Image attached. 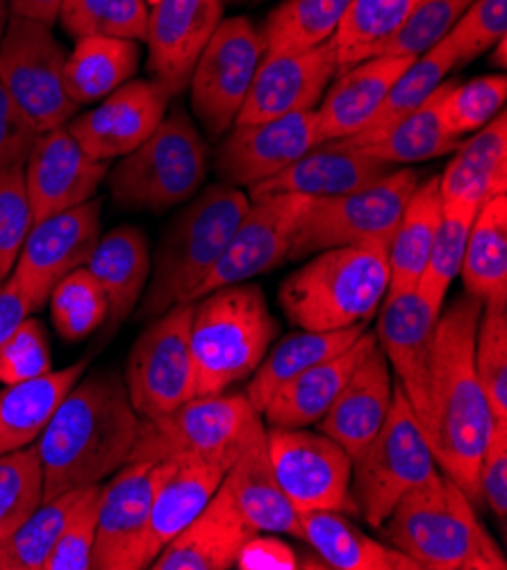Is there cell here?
<instances>
[{
  "mask_svg": "<svg viewBox=\"0 0 507 570\" xmlns=\"http://www.w3.org/2000/svg\"><path fill=\"white\" fill-rule=\"evenodd\" d=\"M482 305L469 294L439 312L435 325L428 416L423 434L437 469L476 504L478 469L496 419L474 366V341Z\"/></svg>",
  "mask_w": 507,
  "mask_h": 570,
  "instance_id": "obj_1",
  "label": "cell"
},
{
  "mask_svg": "<svg viewBox=\"0 0 507 570\" xmlns=\"http://www.w3.org/2000/svg\"><path fill=\"white\" fill-rule=\"evenodd\" d=\"M142 416L119 371L80 377L37 439L43 502L115 475L133 458Z\"/></svg>",
  "mask_w": 507,
  "mask_h": 570,
  "instance_id": "obj_2",
  "label": "cell"
},
{
  "mask_svg": "<svg viewBox=\"0 0 507 570\" xmlns=\"http://www.w3.org/2000/svg\"><path fill=\"white\" fill-rule=\"evenodd\" d=\"M391 548L421 570H505L507 559L476 504L443 471L412 489L380 525Z\"/></svg>",
  "mask_w": 507,
  "mask_h": 570,
  "instance_id": "obj_3",
  "label": "cell"
},
{
  "mask_svg": "<svg viewBox=\"0 0 507 570\" xmlns=\"http://www.w3.org/2000/svg\"><path fill=\"white\" fill-rule=\"evenodd\" d=\"M248 205V194L223 183L205 187L185 203L166 225L153 255L150 284L139 301V321H153L166 309L192 303Z\"/></svg>",
  "mask_w": 507,
  "mask_h": 570,
  "instance_id": "obj_4",
  "label": "cell"
},
{
  "mask_svg": "<svg viewBox=\"0 0 507 570\" xmlns=\"http://www.w3.org/2000/svg\"><path fill=\"white\" fill-rule=\"evenodd\" d=\"M389 292L384 246H344L314 253L277 289L280 309L299 330L369 325Z\"/></svg>",
  "mask_w": 507,
  "mask_h": 570,
  "instance_id": "obj_5",
  "label": "cell"
},
{
  "mask_svg": "<svg viewBox=\"0 0 507 570\" xmlns=\"http://www.w3.org/2000/svg\"><path fill=\"white\" fill-rule=\"evenodd\" d=\"M277 336L264 292L240 282L194 301L192 357L196 395H216L248 380Z\"/></svg>",
  "mask_w": 507,
  "mask_h": 570,
  "instance_id": "obj_6",
  "label": "cell"
},
{
  "mask_svg": "<svg viewBox=\"0 0 507 570\" xmlns=\"http://www.w3.org/2000/svg\"><path fill=\"white\" fill-rule=\"evenodd\" d=\"M209 148L185 109L168 111L157 130L109 168V196L128 212L164 214L205 185Z\"/></svg>",
  "mask_w": 507,
  "mask_h": 570,
  "instance_id": "obj_7",
  "label": "cell"
},
{
  "mask_svg": "<svg viewBox=\"0 0 507 570\" xmlns=\"http://www.w3.org/2000/svg\"><path fill=\"white\" fill-rule=\"evenodd\" d=\"M351 460L353 504L373 530H380L393 507L437 471L430 443L397 382L382 428Z\"/></svg>",
  "mask_w": 507,
  "mask_h": 570,
  "instance_id": "obj_8",
  "label": "cell"
},
{
  "mask_svg": "<svg viewBox=\"0 0 507 570\" xmlns=\"http://www.w3.org/2000/svg\"><path fill=\"white\" fill-rule=\"evenodd\" d=\"M262 425L264 419L251 405L246 391L194 395L174 412L142 419L130 462L198 458L233 466Z\"/></svg>",
  "mask_w": 507,
  "mask_h": 570,
  "instance_id": "obj_9",
  "label": "cell"
},
{
  "mask_svg": "<svg viewBox=\"0 0 507 570\" xmlns=\"http://www.w3.org/2000/svg\"><path fill=\"white\" fill-rule=\"evenodd\" d=\"M419 183V170L393 168L384 178L358 191L314 198L299 225L290 259H305L314 253L344 246L389 248Z\"/></svg>",
  "mask_w": 507,
  "mask_h": 570,
  "instance_id": "obj_10",
  "label": "cell"
},
{
  "mask_svg": "<svg viewBox=\"0 0 507 570\" xmlns=\"http://www.w3.org/2000/svg\"><path fill=\"white\" fill-rule=\"evenodd\" d=\"M65 65L67 50L50 26L10 17L0 41V85L39 132L69 126L80 109L65 89Z\"/></svg>",
  "mask_w": 507,
  "mask_h": 570,
  "instance_id": "obj_11",
  "label": "cell"
},
{
  "mask_svg": "<svg viewBox=\"0 0 507 570\" xmlns=\"http://www.w3.org/2000/svg\"><path fill=\"white\" fill-rule=\"evenodd\" d=\"M192 314L194 303L166 309L146 325L130 348L124 382L142 419L164 416L196 395Z\"/></svg>",
  "mask_w": 507,
  "mask_h": 570,
  "instance_id": "obj_12",
  "label": "cell"
},
{
  "mask_svg": "<svg viewBox=\"0 0 507 570\" xmlns=\"http://www.w3.org/2000/svg\"><path fill=\"white\" fill-rule=\"evenodd\" d=\"M264 55L262 32L251 19H221L187 87L194 117L212 137H221L235 126Z\"/></svg>",
  "mask_w": 507,
  "mask_h": 570,
  "instance_id": "obj_13",
  "label": "cell"
},
{
  "mask_svg": "<svg viewBox=\"0 0 507 570\" xmlns=\"http://www.w3.org/2000/svg\"><path fill=\"white\" fill-rule=\"evenodd\" d=\"M266 450L275 480L299 509L358 514L351 495V454L310 428H266Z\"/></svg>",
  "mask_w": 507,
  "mask_h": 570,
  "instance_id": "obj_14",
  "label": "cell"
},
{
  "mask_svg": "<svg viewBox=\"0 0 507 570\" xmlns=\"http://www.w3.org/2000/svg\"><path fill=\"white\" fill-rule=\"evenodd\" d=\"M314 198L303 194H269L251 198L246 214L221 257L196 289L194 301L228 284L251 282L290 259L299 225Z\"/></svg>",
  "mask_w": 507,
  "mask_h": 570,
  "instance_id": "obj_15",
  "label": "cell"
},
{
  "mask_svg": "<svg viewBox=\"0 0 507 570\" xmlns=\"http://www.w3.org/2000/svg\"><path fill=\"white\" fill-rule=\"evenodd\" d=\"M103 200L91 198L74 209L35 220L17 257L12 282L30 314L48 305V296L65 275L87 264L103 230Z\"/></svg>",
  "mask_w": 507,
  "mask_h": 570,
  "instance_id": "obj_16",
  "label": "cell"
},
{
  "mask_svg": "<svg viewBox=\"0 0 507 570\" xmlns=\"http://www.w3.org/2000/svg\"><path fill=\"white\" fill-rule=\"evenodd\" d=\"M157 462L135 460L103 482L98 502L94 570H142L150 566L148 523Z\"/></svg>",
  "mask_w": 507,
  "mask_h": 570,
  "instance_id": "obj_17",
  "label": "cell"
},
{
  "mask_svg": "<svg viewBox=\"0 0 507 570\" xmlns=\"http://www.w3.org/2000/svg\"><path fill=\"white\" fill-rule=\"evenodd\" d=\"M439 312L432 309L417 289L387 294L378 309V327L373 330L389 368L397 373V384L423 430L428 416L430 371L435 325Z\"/></svg>",
  "mask_w": 507,
  "mask_h": 570,
  "instance_id": "obj_18",
  "label": "cell"
},
{
  "mask_svg": "<svg viewBox=\"0 0 507 570\" xmlns=\"http://www.w3.org/2000/svg\"><path fill=\"white\" fill-rule=\"evenodd\" d=\"M316 144L321 139L314 109L262 124H242L223 139L216 153V174L223 185L251 189L277 176Z\"/></svg>",
  "mask_w": 507,
  "mask_h": 570,
  "instance_id": "obj_19",
  "label": "cell"
},
{
  "mask_svg": "<svg viewBox=\"0 0 507 570\" xmlns=\"http://www.w3.org/2000/svg\"><path fill=\"white\" fill-rule=\"evenodd\" d=\"M172 98L153 78H133L105 96L94 109L76 114L67 130L94 159L109 161L124 157L157 130Z\"/></svg>",
  "mask_w": 507,
  "mask_h": 570,
  "instance_id": "obj_20",
  "label": "cell"
},
{
  "mask_svg": "<svg viewBox=\"0 0 507 570\" xmlns=\"http://www.w3.org/2000/svg\"><path fill=\"white\" fill-rule=\"evenodd\" d=\"M334 76L332 41L303 52H266L235 126L316 109Z\"/></svg>",
  "mask_w": 507,
  "mask_h": 570,
  "instance_id": "obj_21",
  "label": "cell"
},
{
  "mask_svg": "<svg viewBox=\"0 0 507 570\" xmlns=\"http://www.w3.org/2000/svg\"><path fill=\"white\" fill-rule=\"evenodd\" d=\"M23 174L35 220H41L96 198L107 180L109 161L85 153L65 126L37 137Z\"/></svg>",
  "mask_w": 507,
  "mask_h": 570,
  "instance_id": "obj_22",
  "label": "cell"
},
{
  "mask_svg": "<svg viewBox=\"0 0 507 570\" xmlns=\"http://www.w3.org/2000/svg\"><path fill=\"white\" fill-rule=\"evenodd\" d=\"M223 0H159L148 8V71L168 94L189 87L194 67L223 19Z\"/></svg>",
  "mask_w": 507,
  "mask_h": 570,
  "instance_id": "obj_23",
  "label": "cell"
},
{
  "mask_svg": "<svg viewBox=\"0 0 507 570\" xmlns=\"http://www.w3.org/2000/svg\"><path fill=\"white\" fill-rule=\"evenodd\" d=\"M393 166L367 155L349 139H332L312 146L277 176L248 189V198L269 194H303L330 198L358 191L391 174Z\"/></svg>",
  "mask_w": 507,
  "mask_h": 570,
  "instance_id": "obj_24",
  "label": "cell"
},
{
  "mask_svg": "<svg viewBox=\"0 0 507 570\" xmlns=\"http://www.w3.org/2000/svg\"><path fill=\"white\" fill-rule=\"evenodd\" d=\"M257 534L242 517L231 491L218 487L201 514L148 566L150 570H228L235 568L244 543Z\"/></svg>",
  "mask_w": 507,
  "mask_h": 570,
  "instance_id": "obj_25",
  "label": "cell"
},
{
  "mask_svg": "<svg viewBox=\"0 0 507 570\" xmlns=\"http://www.w3.org/2000/svg\"><path fill=\"white\" fill-rule=\"evenodd\" d=\"M412 62L410 57L378 55L334 76L314 109L319 139H351L367 130L382 109L393 82Z\"/></svg>",
  "mask_w": 507,
  "mask_h": 570,
  "instance_id": "obj_26",
  "label": "cell"
},
{
  "mask_svg": "<svg viewBox=\"0 0 507 570\" xmlns=\"http://www.w3.org/2000/svg\"><path fill=\"white\" fill-rule=\"evenodd\" d=\"M391 403L393 377L376 341L314 428L334 439L353 458L382 428Z\"/></svg>",
  "mask_w": 507,
  "mask_h": 570,
  "instance_id": "obj_27",
  "label": "cell"
},
{
  "mask_svg": "<svg viewBox=\"0 0 507 570\" xmlns=\"http://www.w3.org/2000/svg\"><path fill=\"white\" fill-rule=\"evenodd\" d=\"M228 469V464L198 458L157 462V480L148 523L150 559H155L168 541L201 514L212 495L218 491Z\"/></svg>",
  "mask_w": 507,
  "mask_h": 570,
  "instance_id": "obj_28",
  "label": "cell"
},
{
  "mask_svg": "<svg viewBox=\"0 0 507 570\" xmlns=\"http://www.w3.org/2000/svg\"><path fill=\"white\" fill-rule=\"evenodd\" d=\"M223 487L231 491L242 517L255 532L287 534L303 541V517L275 480L269 462L264 425L251 436L240 458L225 473Z\"/></svg>",
  "mask_w": 507,
  "mask_h": 570,
  "instance_id": "obj_29",
  "label": "cell"
},
{
  "mask_svg": "<svg viewBox=\"0 0 507 570\" xmlns=\"http://www.w3.org/2000/svg\"><path fill=\"white\" fill-rule=\"evenodd\" d=\"M373 346L376 334L364 330V334L349 351L303 371L285 386H280L262 410V419L266 421V425L312 428L328 412V407L334 403V397L340 395L342 386L349 382L355 366Z\"/></svg>",
  "mask_w": 507,
  "mask_h": 570,
  "instance_id": "obj_30",
  "label": "cell"
},
{
  "mask_svg": "<svg viewBox=\"0 0 507 570\" xmlns=\"http://www.w3.org/2000/svg\"><path fill=\"white\" fill-rule=\"evenodd\" d=\"M98 279L107 298V321L115 332L139 305L150 277V248L146 235L135 225H121L100 235L85 264Z\"/></svg>",
  "mask_w": 507,
  "mask_h": 570,
  "instance_id": "obj_31",
  "label": "cell"
},
{
  "mask_svg": "<svg viewBox=\"0 0 507 570\" xmlns=\"http://www.w3.org/2000/svg\"><path fill=\"white\" fill-rule=\"evenodd\" d=\"M443 203L482 205L487 198L507 194V114L496 117L462 141L454 161L439 176Z\"/></svg>",
  "mask_w": 507,
  "mask_h": 570,
  "instance_id": "obj_32",
  "label": "cell"
},
{
  "mask_svg": "<svg viewBox=\"0 0 507 570\" xmlns=\"http://www.w3.org/2000/svg\"><path fill=\"white\" fill-rule=\"evenodd\" d=\"M87 360L67 368L48 371L35 380L3 386L0 391V454L35 443L62 397L85 375Z\"/></svg>",
  "mask_w": 507,
  "mask_h": 570,
  "instance_id": "obj_33",
  "label": "cell"
},
{
  "mask_svg": "<svg viewBox=\"0 0 507 570\" xmlns=\"http://www.w3.org/2000/svg\"><path fill=\"white\" fill-rule=\"evenodd\" d=\"M364 330L367 325H353L347 330L328 332L299 330L287 334L283 341H277L275 348H269V353L264 355L246 386V395L255 412L262 414L273 393L296 375H301L303 371L349 351L364 334Z\"/></svg>",
  "mask_w": 507,
  "mask_h": 570,
  "instance_id": "obj_34",
  "label": "cell"
},
{
  "mask_svg": "<svg viewBox=\"0 0 507 570\" xmlns=\"http://www.w3.org/2000/svg\"><path fill=\"white\" fill-rule=\"evenodd\" d=\"M443 87L446 82L419 109L410 111L397 124L376 132H360L349 141L393 168L456 153L462 139L450 135L441 121Z\"/></svg>",
  "mask_w": 507,
  "mask_h": 570,
  "instance_id": "obj_35",
  "label": "cell"
},
{
  "mask_svg": "<svg viewBox=\"0 0 507 570\" xmlns=\"http://www.w3.org/2000/svg\"><path fill=\"white\" fill-rule=\"evenodd\" d=\"M460 277L465 292L482 307H507V194L491 196L480 205Z\"/></svg>",
  "mask_w": 507,
  "mask_h": 570,
  "instance_id": "obj_36",
  "label": "cell"
},
{
  "mask_svg": "<svg viewBox=\"0 0 507 570\" xmlns=\"http://www.w3.org/2000/svg\"><path fill=\"white\" fill-rule=\"evenodd\" d=\"M303 541L334 570H421L397 548L364 534L340 511L303 514Z\"/></svg>",
  "mask_w": 507,
  "mask_h": 570,
  "instance_id": "obj_37",
  "label": "cell"
},
{
  "mask_svg": "<svg viewBox=\"0 0 507 570\" xmlns=\"http://www.w3.org/2000/svg\"><path fill=\"white\" fill-rule=\"evenodd\" d=\"M142 48L133 39L85 37L67 55L65 89L80 105L100 102L139 71Z\"/></svg>",
  "mask_w": 507,
  "mask_h": 570,
  "instance_id": "obj_38",
  "label": "cell"
},
{
  "mask_svg": "<svg viewBox=\"0 0 507 570\" xmlns=\"http://www.w3.org/2000/svg\"><path fill=\"white\" fill-rule=\"evenodd\" d=\"M441 207H443V200L439 194V176L421 180L387 248V262H389L387 294H401V292L417 289L435 244Z\"/></svg>",
  "mask_w": 507,
  "mask_h": 570,
  "instance_id": "obj_39",
  "label": "cell"
},
{
  "mask_svg": "<svg viewBox=\"0 0 507 570\" xmlns=\"http://www.w3.org/2000/svg\"><path fill=\"white\" fill-rule=\"evenodd\" d=\"M421 0H351L330 39L337 76L382 55L384 46L401 30Z\"/></svg>",
  "mask_w": 507,
  "mask_h": 570,
  "instance_id": "obj_40",
  "label": "cell"
},
{
  "mask_svg": "<svg viewBox=\"0 0 507 570\" xmlns=\"http://www.w3.org/2000/svg\"><path fill=\"white\" fill-rule=\"evenodd\" d=\"M351 0H285L262 32L266 52H303L332 39Z\"/></svg>",
  "mask_w": 507,
  "mask_h": 570,
  "instance_id": "obj_41",
  "label": "cell"
},
{
  "mask_svg": "<svg viewBox=\"0 0 507 570\" xmlns=\"http://www.w3.org/2000/svg\"><path fill=\"white\" fill-rule=\"evenodd\" d=\"M478 209V205L469 203H443L441 207L435 244L423 268V275L417 284V292L421 294V298L437 312L443 309V301L450 284L460 277L469 230Z\"/></svg>",
  "mask_w": 507,
  "mask_h": 570,
  "instance_id": "obj_42",
  "label": "cell"
},
{
  "mask_svg": "<svg viewBox=\"0 0 507 570\" xmlns=\"http://www.w3.org/2000/svg\"><path fill=\"white\" fill-rule=\"evenodd\" d=\"M85 491L87 487L41 502L32 517L10 539L0 543V570H43Z\"/></svg>",
  "mask_w": 507,
  "mask_h": 570,
  "instance_id": "obj_43",
  "label": "cell"
},
{
  "mask_svg": "<svg viewBox=\"0 0 507 570\" xmlns=\"http://www.w3.org/2000/svg\"><path fill=\"white\" fill-rule=\"evenodd\" d=\"M454 69H458V55L443 37L437 46L417 57V60L401 73V78L393 82L382 109L378 111V117L362 132L382 130L408 117L410 111L419 109L443 85L446 76Z\"/></svg>",
  "mask_w": 507,
  "mask_h": 570,
  "instance_id": "obj_44",
  "label": "cell"
},
{
  "mask_svg": "<svg viewBox=\"0 0 507 570\" xmlns=\"http://www.w3.org/2000/svg\"><path fill=\"white\" fill-rule=\"evenodd\" d=\"M52 327L65 341H82L107 321V298L87 266L65 275L48 296Z\"/></svg>",
  "mask_w": 507,
  "mask_h": 570,
  "instance_id": "obj_45",
  "label": "cell"
},
{
  "mask_svg": "<svg viewBox=\"0 0 507 570\" xmlns=\"http://www.w3.org/2000/svg\"><path fill=\"white\" fill-rule=\"evenodd\" d=\"M58 23L69 37L146 39L148 6L144 0H62Z\"/></svg>",
  "mask_w": 507,
  "mask_h": 570,
  "instance_id": "obj_46",
  "label": "cell"
},
{
  "mask_svg": "<svg viewBox=\"0 0 507 570\" xmlns=\"http://www.w3.org/2000/svg\"><path fill=\"white\" fill-rule=\"evenodd\" d=\"M43 502V466L37 441L0 454V543L10 539Z\"/></svg>",
  "mask_w": 507,
  "mask_h": 570,
  "instance_id": "obj_47",
  "label": "cell"
},
{
  "mask_svg": "<svg viewBox=\"0 0 507 570\" xmlns=\"http://www.w3.org/2000/svg\"><path fill=\"white\" fill-rule=\"evenodd\" d=\"M507 100L505 76H480L469 82H446L441 96V121L446 130L462 139L485 128Z\"/></svg>",
  "mask_w": 507,
  "mask_h": 570,
  "instance_id": "obj_48",
  "label": "cell"
},
{
  "mask_svg": "<svg viewBox=\"0 0 507 570\" xmlns=\"http://www.w3.org/2000/svg\"><path fill=\"white\" fill-rule=\"evenodd\" d=\"M474 366L496 421H507V307H482Z\"/></svg>",
  "mask_w": 507,
  "mask_h": 570,
  "instance_id": "obj_49",
  "label": "cell"
},
{
  "mask_svg": "<svg viewBox=\"0 0 507 570\" xmlns=\"http://www.w3.org/2000/svg\"><path fill=\"white\" fill-rule=\"evenodd\" d=\"M469 3L471 0H421L401 30L384 46L382 55L417 60L450 32Z\"/></svg>",
  "mask_w": 507,
  "mask_h": 570,
  "instance_id": "obj_50",
  "label": "cell"
},
{
  "mask_svg": "<svg viewBox=\"0 0 507 570\" xmlns=\"http://www.w3.org/2000/svg\"><path fill=\"white\" fill-rule=\"evenodd\" d=\"M32 225L35 214L26 187L23 166L3 168L0 170V284L12 275Z\"/></svg>",
  "mask_w": 507,
  "mask_h": 570,
  "instance_id": "obj_51",
  "label": "cell"
},
{
  "mask_svg": "<svg viewBox=\"0 0 507 570\" xmlns=\"http://www.w3.org/2000/svg\"><path fill=\"white\" fill-rule=\"evenodd\" d=\"M100 493H103V482L87 487L85 495L74 509V514L69 517L58 543H55L43 570H91Z\"/></svg>",
  "mask_w": 507,
  "mask_h": 570,
  "instance_id": "obj_52",
  "label": "cell"
},
{
  "mask_svg": "<svg viewBox=\"0 0 507 570\" xmlns=\"http://www.w3.org/2000/svg\"><path fill=\"white\" fill-rule=\"evenodd\" d=\"M507 32V0H471L469 8L446 35L458 55V67L491 50Z\"/></svg>",
  "mask_w": 507,
  "mask_h": 570,
  "instance_id": "obj_53",
  "label": "cell"
},
{
  "mask_svg": "<svg viewBox=\"0 0 507 570\" xmlns=\"http://www.w3.org/2000/svg\"><path fill=\"white\" fill-rule=\"evenodd\" d=\"M48 371H52L48 334L43 323L30 314L0 346V384H19Z\"/></svg>",
  "mask_w": 507,
  "mask_h": 570,
  "instance_id": "obj_54",
  "label": "cell"
},
{
  "mask_svg": "<svg viewBox=\"0 0 507 570\" xmlns=\"http://www.w3.org/2000/svg\"><path fill=\"white\" fill-rule=\"evenodd\" d=\"M480 500L505 532L507 525V421H496L478 469Z\"/></svg>",
  "mask_w": 507,
  "mask_h": 570,
  "instance_id": "obj_55",
  "label": "cell"
},
{
  "mask_svg": "<svg viewBox=\"0 0 507 570\" xmlns=\"http://www.w3.org/2000/svg\"><path fill=\"white\" fill-rule=\"evenodd\" d=\"M41 132L0 85V170L23 166Z\"/></svg>",
  "mask_w": 507,
  "mask_h": 570,
  "instance_id": "obj_56",
  "label": "cell"
},
{
  "mask_svg": "<svg viewBox=\"0 0 507 570\" xmlns=\"http://www.w3.org/2000/svg\"><path fill=\"white\" fill-rule=\"evenodd\" d=\"M235 568L240 570H299L301 559L290 543L277 534H253L237 554Z\"/></svg>",
  "mask_w": 507,
  "mask_h": 570,
  "instance_id": "obj_57",
  "label": "cell"
},
{
  "mask_svg": "<svg viewBox=\"0 0 507 570\" xmlns=\"http://www.w3.org/2000/svg\"><path fill=\"white\" fill-rule=\"evenodd\" d=\"M26 316H30L28 303L23 301L12 277H8L3 284H0V346L6 344L10 334L21 325Z\"/></svg>",
  "mask_w": 507,
  "mask_h": 570,
  "instance_id": "obj_58",
  "label": "cell"
},
{
  "mask_svg": "<svg viewBox=\"0 0 507 570\" xmlns=\"http://www.w3.org/2000/svg\"><path fill=\"white\" fill-rule=\"evenodd\" d=\"M60 6L62 0H8L12 17L39 21L50 28H55V23H58Z\"/></svg>",
  "mask_w": 507,
  "mask_h": 570,
  "instance_id": "obj_59",
  "label": "cell"
},
{
  "mask_svg": "<svg viewBox=\"0 0 507 570\" xmlns=\"http://www.w3.org/2000/svg\"><path fill=\"white\" fill-rule=\"evenodd\" d=\"M505 48H507V39L503 37V39H498V41H496V46H494V52H491V62H494L496 67H500V69H505V65H507Z\"/></svg>",
  "mask_w": 507,
  "mask_h": 570,
  "instance_id": "obj_60",
  "label": "cell"
},
{
  "mask_svg": "<svg viewBox=\"0 0 507 570\" xmlns=\"http://www.w3.org/2000/svg\"><path fill=\"white\" fill-rule=\"evenodd\" d=\"M10 21V8H8V0H0V41H3L6 28Z\"/></svg>",
  "mask_w": 507,
  "mask_h": 570,
  "instance_id": "obj_61",
  "label": "cell"
},
{
  "mask_svg": "<svg viewBox=\"0 0 507 570\" xmlns=\"http://www.w3.org/2000/svg\"><path fill=\"white\" fill-rule=\"evenodd\" d=\"M144 3H146V6H148V8H153V6H155V3H159V0H144Z\"/></svg>",
  "mask_w": 507,
  "mask_h": 570,
  "instance_id": "obj_62",
  "label": "cell"
},
{
  "mask_svg": "<svg viewBox=\"0 0 507 570\" xmlns=\"http://www.w3.org/2000/svg\"><path fill=\"white\" fill-rule=\"evenodd\" d=\"M223 3H225V0H223Z\"/></svg>",
  "mask_w": 507,
  "mask_h": 570,
  "instance_id": "obj_63",
  "label": "cell"
}]
</instances>
